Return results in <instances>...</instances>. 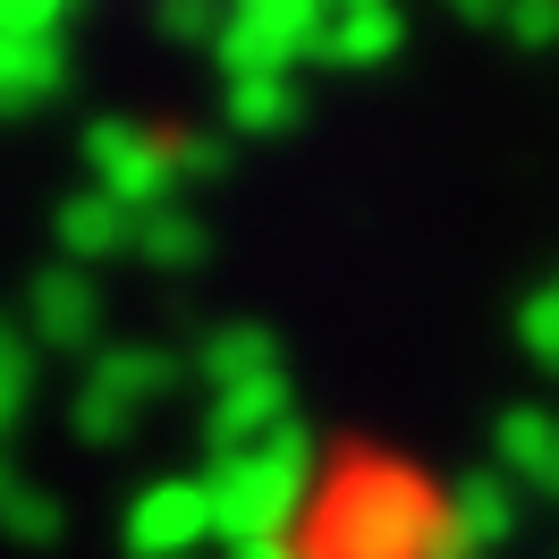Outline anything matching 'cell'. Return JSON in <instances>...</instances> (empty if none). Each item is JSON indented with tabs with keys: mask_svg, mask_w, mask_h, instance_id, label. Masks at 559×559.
Listing matches in <instances>:
<instances>
[{
	"mask_svg": "<svg viewBox=\"0 0 559 559\" xmlns=\"http://www.w3.org/2000/svg\"><path fill=\"white\" fill-rule=\"evenodd\" d=\"M306 441L288 432L272 450H238V457H212V525H229L238 543H280V525L297 518V500H306Z\"/></svg>",
	"mask_w": 559,
	"mask_h": 559,
	"instance_id": "obj_2",
	"label": "cell"
},
{
	"mask_svg": "<svg viewBox=\"0 0 559 559\" xmlns=\"http://www.w3.org/2000/svg\"><path fill=\"white\" fill-rule=\"evenodd\" d=\"M170 390H178V356H162L153 340H110V348L85 356L69 416H76L85 441H119V432H136Z\"/></svg>",
	"mask_w": 559,
	"mask_h": 559,
	"instance_id": "obj_3",
	"label": "cell"
},
{
	"mask_svg": "<svg viewBox=\"0 0 559 559\" xmlns=\"http://www.w3.org/2000/svg\"><path fill=\"white\" fill-rule=\"evenodd\" d=\"M60 85H69V43L0 35V119H26V110L60 103Z\"/></svg>",
	"mask_w": 559,
	"mask_h": 559,
	"instance_id": "obj_8",
	"label": "cell"
},
{
	"mask_svg": "<svg viewBox=\"0 0 559 559\" xmlns=\"http://www.w3.org/2000/svg\"><path fill=\"white\" fill-rule=\"evenodd\" d=\"M85 187L110 195L119 212H162V204H187V187L212 178L229 153L195 128H162V119H94L85 128Z\"/></svg>",
	"mask_w": 559,
	"mask_h": 559,
	"instance_id": "obj_1",
	"label": "cell"
},
{
	"mask_svg": "<svg viewBox=\"0 0 559 559\" xmlns=\"http://www.w3.org/2000/svg\"><path fill=\"white\" fill-rule=\"evenodd\" d=\"M26 340H35V356H94L103 348V280L76 263L35 272L26 280Z\"/></svg>",
	"mask_w": 559,
	"mask_h": 559,
	"instance_id": "obj_5",
	"label": "cell"
},
{
	"mask_svg": "<svg viewBox=\"0 0 559 559\" xmlns=\"http://www.w3.org/2000/svg\"><path fill=\"white\" fill-rule=\"evenodd\" d=\"M254 373H272V331L263 322H221L204 348H195V382L204 390H238Z\"/></svg>",
	"mask_w": 559,
	"mask_h": 559,
	"instance_id": "obj_12",
	"label": "cell"
},
{
	"mask_svg": "<svg viewBox=\"0 0 559 559\" xmlns=\"http://www.w3.org/2000/svg\"><path fill=\"white\" fill-rule=\"evenodd\" d=\"M221 119L238 136H288L306 119V94H297V76H238V85H221Z\"/></svg>",
	"mask_w": 559,
	"mask_h": 559,
	"instance_id": "obj_11",
	"label": "cell"
},
{
	"mask_svg": "<svg viewBox=\"0 0 559 559\" xmlns=\"http://www.w3.org/2000/svg\"><path fill=\"white\" fill-rule=\"evenodd\" d=\"M314 43H322V0H229L212 60L238 85V76H288Z\"/></svg>",
	"mask_w": 559,
	"mask_h": 559,
	"instance_id": "obj_4",
	"label": "cell"
},
{
	"mask_svg": "<svg viewBox=\"0 0 559 559\" xmlns=\"http://www.w3.org/2000/svg\"><path fill=\"white\" fill-rule=\"evenodd\" d=\"M288 416V382L280 373H254V382H238V390H212V457H238V450H254L272 424Z\"/></svg>",
	"mask_w": 559,
	"mask_h": 559,
	"instance_id": "obj_7",
	"label": "cell"
},
{
	"mask_svg": "<svg viewBox=\"0 0 559 559\" xmlns=\"http://www.w3.org/2000/svg\"><path fill=\"white\" fill-rule=\"evenodd\" d=\"M128 254H136V263H153L162 280H187V272L212 254V229H204V212H195V204H162V212H144V221H136Z\"/></svg>",
	"mask_w": 559,
	"mask_h": 559,
	"instance_id": "obj_10",
	"label": "cell"
},
{
	"mask_svg": "<svg viewBox=\"0 0 559 559\" xmlns=\"http://www.w3.org/2000/svg\"><path fill=\"white\" fill-rule=\"evenodd\" d=\"M212 525V500H204V484H153L136 500V518H128V543H136L144 559H170L178 543H195Z\"/></svg>",
	"mask_w": 559,
	"mask_h": 559,
	"instance_id": "obj_9",
	"label": "cell"
},
{
	"mask_svg": "<svg viewBox=\"0 0 559 559\" xmlns=\"http://www.w3.org/2000/svg\"><path fill=\"white\" fill-rule=\"evenodd\" d=\"M35 373H43V356H35V340H26V322L0 314V432L26 424V407H35Z\"/></svg>",
	"mask_w": 559,
	"mask_h": 559,
	"instance_id": "obj_13",
	"label": "cell"
},
{
	"mask_svg": "<svg viewBox=\"0 0 559 559\" xmlns=\"http://www.w3.org/2000/svg\"><path fill=\"white\" fill-rule=\"evenodd\" d=\"M128 238H136V212H119L94 187H76L69 204H60V221H51V246H60V263H76V272H103L110 254H128Z\"/></svg>",
	"mask_w": 559,
	"mask_h": 559,
	"instance_id": "obj_6",
	"label": "cell"
},
{
	"mask_svg": "<svg viewBox=\"0 0 559 559\" xmlns=\"http://www.w3.org/2000/svg\"><path fill=\"white\" fill-rule=\"evenodd\" d=\"M76 0H0V35H26V43H69Z\"/></svg>",
	"mask_w": 559,
	"mask_h": 559,
	"instance_id": "obj_14",
	"label": "cell"
}]
</instances>
